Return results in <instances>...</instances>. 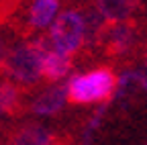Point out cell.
Masks as SVG:
<instances>
[{"label": "cell", "instance_id": "8", "mask_svg": "<svg viewBox=\"0 0 147 145\" xmlns=\"http://www.w3.org/2000/svg\"><path fill=\"white\" fill-rule=\"evenodd\" d=\"M51 143H53V139H51L49 129L39 123L23 125L6 141V145H51Z\"/></svg>", "mask_w": 147, "mask_h": 145}, {"label": "cell", "instance_id": "3", "mask_svg": "<svg viewBox=\"0 0 147 145\" xmlns=\"http://www.w3.org/2000/svg\"><path fill=\"white\" fill-rule=\"evenodd\" d=\"M119 80L108 67H96L86 74H76L67 82L69 100L74 104H92L108 100L115 94Z\"/></svg>", "mask_w": 147, "mask_h": 145}, {"label": "cell", "instance_id": "12", "mask_svg": "<svg viewBox=\"0 0 147 145\" xmlns=\"http://www.w3.org/2000/svg\"><path fill=\"white\" fill-rule=\"evenodd\" d=\"M143 65H145V74H147V49H145V55H143Z\"/></svg>", "mask_w": 147, "mask_h": 145}, {"label": "cell", "instance_id": "6", "mask_svg": "<svg viewBox=\"0 0 147 145\" xmlns=\"http://www.w3.org/2000/svg\"><path fill=\"white\" fill-rule=\"evenodd\" d=\"M67 98H69L67 84H55V86L43 90V92L31 102V113L37 115V117H53L63 108Z\"/></svg>", "mask_w": 147, "mask_h": 145}, {"label": "cell", "instance_id": "7", "mask_svg": "<svg viewBox=\"0 0 147 145\" xmlns=\"http://www.w3.org/2000/svg\"><path fill=\"white\" fill-rule=\"evenodd\" d=\"M59 12V0H33L27 10V23L31 29H45L55 23Z\"/></svg>", "mask_w": 147, "mask_h": 145}, {"label": "cell", "instance_id": "9", "mask_svg": "<svg viewBox=\"0 0 147 145\" xmlns=\"http://www.w3.org/2000/svg\"><path fill=\"white\" fill-rule=\"evenodd\" d=\"M71 69V59L69 55L57 51L53 47V43L45 49V55H43V76L51 82L55 80H63Z\"/></svg>", "mask_w": 147, "mask_h": 145}, {"label": "cell", "instance_id": "5", "mask_svg": "<svg viewBox=\"0 0 147 145\" xmlns=\"http://www.w3.org/2000/svg\"><path fill=\"white\" fill-rule=\"evenodd\" d=\"M135 27L129 23H113L110 27H106L104 35H102V45L106 49L108 55H125L127 51H131V47L135 45Z\"/></svg>", "mask_w": 147, "mask_h": 145}, {"label": "cell", "instance_id": "4", "mask_svg": "<svg viewBox=\"0 0 147 145\" xmlns=\"http://www.w3.org/2000/svg\"><path fill=\"white\" fill-rule=\"evenodd\" d=\"M49 39L53 43V47L71 55L76 53L82 43L86 41V25H84V16L78 10H63L57 19H55L53 27H51V35Z\"/></svg>", "mask_w": 147, "mask_h": 145}, {"label": "cell", "instance_id": "10", "mask_svg": "<svg viewBox=\"0 0 147 145\" xmlns=\"http://www.w3.org/2000/svg\"><path fill=\"white\" fill-rule=\"evenodd\" d=\"M141 0H96V8L108 23H123L129 19Z\"/></svg>", "mask_w": 147, "mask_h": 145}, {"label": "cell", "instance_id": "13", "mask_svg": "<svg viewBox=\"0 0 147 145\" xmlns=\"http://www.w3.org/2000/svg\"><path fill=\"white\" fill-rule=\"evenodd\" d=\"M51 145H61V143H55V141H53V143H51Z\"/></svg>", "mask_w": 147, "mask_h": 145}, {"label": "cell", "instance_id": "11", "mask_svg": "<svg viewBox=\"0 0 147 145\" xmlns=\"http://www.w3.org/2000/svg\"><path fill=\"white\" fill-rule=\"evenodd\" d=\"M18 106V90L12 82L4 80L2 82V90H0V111H2V115H10L16 111Z\"/></svg>", "mask_w": 147, "mask_h": 145}, {"label": "cell", "instance_id": "1", "mask_svg": "<svg viewBox=\"0 0 147 145\" xmlns=\"http://www.w3.org/2000/svg\"><path fill=\"white\" fill-rule=\"evenodd\" d=\"M80 145H147V76L121 74L115 94L84 127Z\"/></svg>", "mask_w": 147, "mask_h": 145}, {"label": "cell", "instance_id": "2", "mask_svg": "<svg viewBox=\"0 0 147 145\" xmlns=\"http://www.w3.org/2000/svg\"><path fill=\"white\" fill-rule=\"evenodd\" d=\"M49 45L51 39H37L2 49L4 71L18 84H37L43 76V55Z\"/></svg>", "mask_w": 147, "mask_h": 145}]
</instances>
